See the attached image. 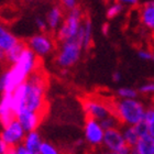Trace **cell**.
I'll return each instance as SVG.
<instances>
[{
  "instance_id": "cell-24",
  "label": "cell",
  "mask_w": 154,
  "mask_h": 154,
  "mask_svg": "<svg viewBox=\"0 0 154 154\" xmlns=\"http://www.w3.org/2000/svg\"><path fill=\"white\" fill-rule=\"evenodd\" d=\"M123 7L121 3L118 2V1H116V2H112L108 8H107V11H106V16L108 19H115L117 18L118 16L121 14V12L123 11Z\"/></svg>"
},
{
  "instance_id": "cell-1",
  "label": "cell",
  "mask_w": 154,
  "mask_h": 154,
  "mask_svg": "<svg viewBox=\"0 0 154 154\" xmlns=\"http://www.w3.org/2000/svg\"><path fill=\"white\" fill-rule=\"evenodd\" d=\"M46 76L41 71H35L26 83L20 85L12 93L16 116L22 110H30L43 115L45 111Z\"/></svg>"
},
{
  "instance_id": "cell-21",
  "label": "cell",
  "mask_w": 154,
  "mask_h": 154,
  "mask_svg": "<svg viewBox=\"0 0 154 154\" xmlns=\"http://www.w3.org/2000/svg\"><path fill=\"white\" fill-rule=\"evenodd\" d=\"M118 99H135L139 97V90L132 87H120L116 91Z\"/></svg>"
},
{
  "instance_id": "cell-16",
  "label": "cell",
  "mask_w": 154,
  "mask_h": 154,
  "mask_svg": "<svg viewBox=\"0 0 154 154\" xmlns=\"http://www.w3.org/2000/svg\"><path fill=\"white\" fill-rule=\"evenodd\" d=\"M19 42L17 36L5 26H0V54L2 56L6 52L12 48Z\"/></svg>"
},
{
  "instance_id": "cell-11",
  "label": "cell",
  "mask_w": 154,
  "mask_h": 154,
  "mask_svg": "<svg viewBox=\"0 0 154 154\" xmlns=\"http://www.w3.org/2000/svg\"><path fill=\"white\" fill-rule=\"evenodd\" d=\"M13 120H16V110L12 93H5L0 99V121L3 127Z\"/></svg>"
},
{
  "instance_id": "cell-40",
  "label": "cell",
  "mask_w": 154,
  "mask_h": 154,
  "mask_svg": "<svg viewBox=\"0 0 154 154\" xmlns=\"http://www.w3.org/2000/svg\"><path fill=\"white\" fill-rule=\"evenodd\" d=\"M26 1H31V0H26Z\"/></svg>"
},
{
  "instance_id": "cell-15",
  "label": "cell",
  "mask_w": 154,
  "mask_h": 154,
  "mask_svg": "<svg viewBox=\"0 0 154 154\" xmlns=\"http://www.w3.org/2000/svg\"><path fill=\"white\" fill-rule=\"evenodd\" d=\"M64 19L65 17L63 14V8L57 6L52 7L51 9L46 12V16H45V20L48 22V30L50 31H55V32L62 26Z\"/></svg>"
},
{
  "instance_id": "cell-32",
  "label": "cell",
  "mask_w": 154,
  "mask_h": 154,
  "mask_svg": "<svg viewBox=\"0 0 154 154\" xmlns=\"http://www.w3.org/2000/svg\"><path fill=\"white\" fill-rule=\"evenodd\" d=\"M116 1H118L122 5V6H125V7H135L138 6V3L140 0H116Z\"/></svg>"
},
{
  "instance_id": "cell-18",
  "label": "cell",
  "mask_w": 154,
  "mask_h": 154,
  "mask_svg": "<svg viewBox=\"0 0 154 154\" xmlns=\"http://www.w3.org/2000/svg\"><path fill=\"white\" fill-rule=\"evenodd\" d=\"M26 48H28V46H26V43H24V42H22V41H19L12 48H10L9 51L6 52V53L1 56V58H2V61L5 62L8 66H10V65H12L18 62V60L21 57V55H22V53L24 52V50H26Z\"/></svg>"
},
{
  "instance_id": "cell-37",
  "label": "cell",
  "mask_w": 154,
  "mask_h": 154,
  "mask_svg": "<svg viewBox=\"0 0 154 154\" xmlns=\"http://www.w3.org/2000/svg\"><path fill=\"white\" fill-rule=\"evenodd\" d=\"M151 107L154 108V97H152V99H151Z\"/></svg>"
},
{
  "instance_id": "cell-31",
  "label": "cell",
  "mask_w": 154,
  "mask_h": 154,
  "mask_svg": "<svg viewBox=\"0 0 154 154\" xmlns=\"http://www.w3.org/2000/svg\"><path fill=\"white\" fill-rule=\"evenodd\" d=\"M14 153L16 154H33L32 152H30L23 144H19L18 146H16V148H14Z\"/></svg>"
},
{
  "instance_id": "cell-29",
  "label": "cell",
  "mask_w": 154,
  "mask_h": 154,
  "mask_svg": "<svg viewBox=\"0 0 154 154\" xmlns=\"http://www.w3.org/2000/svg\"><path fill=\"white\" fill-rule=\"evenodd\" d=\"M60 2H61V7L63 9L71 11V10H74L75 8H77L78 0H60Z\"/></svg>"
},
{
  "instance_id": "cell-17",
  "label": "cell",
  "mask_w": 154,
  "mask_h": 154,
  "mask_svg": "<svg viewBox=\"0 0 154 154\" xmlns=\"http://www.w3.org/2000/svg\"><path fill=\"white\" fill-rule=\"evenodd\" d=\"M131 154H154V138L151 135H143L138 143L131 148Z\"/></svg>"
},
{
  "instance_id": "cell-19",
  "label": "cell",
  "mask_w": 154,
  "mask_h": 154,
  "mask_svg": "<svg viewBox=\"0 0 154 154\" xmlns=\"http://www.w3.org/2000/svg\"><path fill=\"white\" fill-rule=\"evenodd\" d=\"M42 138L40 133L38 131H31L28 132L26 134V138L23 140L22 144L26 146L30 152H32L33 154H38L40 153V150H41L42 146Z\"/></svg>"
},
{
  "instance_id": "cell-14",
  "label": "cell",
  "mask_w": 154,
  "mask_h": 154,
  "mask_svg": "<svg viewBox=\"0 0 154 154\" xmlns=\"http://www.w3.org/2000/svg\"><path fill=\"white\" fill-rule=\"evenodd\" d=\"M75 40L82 45L83 50L85 51L89 50L90 46L93 45V22L89 18L84 19L83 26Z\"/></svg>"
},
{
  "instance_id": "cell-9",
  "label": "cell",
  "mask_w": 154,
  "mask_h": 154,
  "mask_svg": "<svg viewBox=\"0 0 154 154\" xmlns=\"http://www.w3.org/2000/svg\"><path fill=\"white\" fill-rule=\"evenodd\" d=\"M105 130L100 125V121L87 118L84 125V138L85 141L94 148L103 146Z\"/></svg>"
},
{
  "instance_id": "cell-4",
  "label": "cell",
  "mask_w": 154,
  "mask_h": 154,
  "mask_svg": "<svg viewBox=\"0 0 154 154\" xmlns=\"http://www.w3.org/2000/svg\"><path fill=\"white\" fill-rule=\"evenodd\" d=\"M83 22L84 18L80 8L77 7L74 10L68 11L62 26L56 31V40L60 43L75 40L79 33Z\"/></svg>"
},
{
  "instance_id": "cell-6",
  "label": "cell",
  "mask_w": 154,
  "mask_h": 154,
  "mask_svg": "<svg viewBox=\"0 0 154 154\" xmlns=\"http://www.w3.org/2000/svg\"><path fill=\"white\" fill-rule=\"evenodd\" d=\"M82 106L87 118L95 119L98 121H101L108 116L113 115L112 103H110L96 97H86L83 100Z\"/></svg>"
},
{
  "instance_id": "cell-12",
  "label": "cell",
  "mask_w": 154,
  "mask_h": 154,
  "mask_svg": "<svg viewBox=\"0 0 154 154\" xmlns=\"http://www.w3.org/2000/svg\"><path fill=\"white\" fill-rule=\"evenodd\" d=\"M42 116L43 115H41V113L33 112L30 110H22V111L17 113L16 119L28 133L31 131H35L38 125L41 123Z\"/></svg>"
},
{
  "instance_id": "cell-38",
  "label": "cell",
  "mask_w": 154,
  "mask_h": 154,
  "mask_svg": "<svg viewBox=\"0 0 154 154\" xmlns=\"http://www.w3.org/2000/svg\"><path fill=\"white\" fill-rule=\"evenodd\" d=\"M152 41H153V43H154V32H152Z\"/></svg>"
},
{
  "instance_id": "cell-34",
  "label": "cell",
  "mask_w": 154,
  "mask_h": 154,
  "mask_svg": "<svg viewBox=\"0 0 154 154\" xmlns=\"http://www.w3.org/2000/svg\"><path fill=\"white\" fill-rule=\"evenodd\" d=\"M9 149H10V146H8V145H7L3 141H0V154L7 153Z\"/></svg>"
},
{
  "instance_id": "cell-33",
  "label": "cell",
  "mask_w": 154,
  "mask_h": 154,
  "mask_svg": "<svg viewBox=\"0 0 154 154\" xmlns=\"http://www.w3.org/2000/svg\"><path fill=\"white\" fill-rule=\"evenodd\" d=\"M111 79H112L113 83H119L120 80L122 79V75L121 73L119 71H116L112 73V75H111Z\"/></svg>"
},
{
  "instance_id": "cell-3",
  "label": "cell",
  "mask_w": 154,
  "mask_h": 154,
  "mask_svg": "<svg viewBox=\"0 0 154 154\" xmlns=\"http://www.w3.org/2000/svg\"><path fill=\"white\" fill-rule=\"evenodd\" d=\"M113 115L122 125H137L144 120L148 107L139 98L117 99L112 103Z\"/></svg>"
},
{
  "instance_id": "cell-39",
  "label": "cell",
  "mask_w": 154,
  "mask_h": 154,
  "mask_svg": "<svg viewBox=\"0 0 154 154\" xmlns=\"http://www.w3.org/2000/svg\"><path fill=\"white\" fill-rule=\"evenodd\" d=\"M152 61L154 62V51H153V55H152Z\"/></svg>"
},
{
  "instance_id": "cell-27",
  "label": "cell",
  "mask_w": 154,
  "mask_h": 154,
  "mask_svg": "<svg viewBox=\"0 0 154 154\" xmlns=\"http://www.w3.org/2000/svg\"><path fill=\"white\" fill-rule=\"evenodd\" d=\"M34 24H35L36 29L40 31V33H45L48 31V26L45 18H41V17H36L34 20Z\"/></svg>"
},
{
  "instance_id": "cell-26",
  "label": "cell",
  "mask_w": 154,
  "mask_h": 154,
  "mask_svg": "<svg viewBox=\"0 0 154 154\" xmlns=\"http://www.w3.org/2000/svg\"><path fill=\"white\" fill-rule=\"evenodd\" d=\"M38 154H61V152H60V150L55 145L52 144V143L43 141L41 150H40V153Z\"/></svg>"
},
{
  "instance_id": "cell-8",
  "label": "cell",
  "mask_w": 154,
  "mask_h": 154,
  "mask_svg": "<svg viewBox=\"0 0 154 154\" xmlns=\"http://www.w3.org/2000/svg\"><path fill=\"white\" fill-rule=\"evenodd\" d=\"M26 132L18 120H13L7 125H3L0 134V141H3L10 148H16L22 144Z\"/></svg>"
},
{
  "instance_id": "cell-30",
  "label": "cell",
  "mask_w": 154,
  "mask_h": 154,
  "mask_svg": "<svg viewBox=\"0 0 154 154\" xmlns=\"http://www.w3.org/2000/svg\"><path fill=\"white\" fill-rule=\"evenodd\" d=\"M134 127H135V129H137V131H138V133H139V135H140V137H143V135L149 134V133H148V128H146V125H145L144 121L140 122L139 125H134Z\"/></svg>"
},
{
  "instance_id": "cell-10",
  "label": "cell",
  "mask_w": 154,
  "mask_h": 154,
  "mask_svg": "<svg viewBox=\"0 0 154 154\" xmlns=\"http://www.w3.org/2000/svg\"><path fill=\"white\" fill-rule=\"evenodd\" d=\"M125 146H127V143L122 134L121 128L111 129L105 132L103 142V148L105 151L118 154Z\"/></svg>"
},
{
  "instance_id": "cell-2",
  "label": "cell",
  "mask_w": 154,
  "mask_h": 154,
  "mask_svg": "<svg viewBox=\"0 0 154 154\" xmlns=\"http://www.w3.org/2000/svg\"><path fill=\"white\" fill-rule=\"evenodd\" d=\"M38 56L26 48L17 63L10 65L0 77L1 93H13L16 88L26 83L28 78L38 71Z\"/></svg>"
},
{
  "instance_id": "cell-22",
  "label": "cell",
  "mask_w": 154,
  "mask_h": 154,
  "mask_svg": "<svg viewBox=\"0 0 154 154\" xmlns=\"http://www.w3.org/2000/svg\"><path fill=\"white\" fill-rule=\"evenodd\" d=\"M144 123L148 128V133L149 135H151L152 138H154V108L153 107H148L146 113L144 117Z\"/></svg>"
},
{
  "instance_id": "cell-7",
  "label": "cell",
  "mask_w": 154,
  "mask_h": 154,
  "mask_svg": "<svg viewBox=\"0 0 154 154\" xmlns=\"http://www.w3.org/2000/svg\"><path fill=\"white\" fill-rule=\"evenodd\" d=\"M26 46L38 57H44L50 55L55 50V42L46 33H38L28 40Z\"/></svg>"
},
{
  "instance_id": "cell-25",
  "label": "cell",
  "mask_w": 154,
  "mask_h": 154,
  "mask_svg": "<svg viewBox=\"0 0 154 154\" xmlns=\"http://www.w3.org/2000/svg\"><path fill=\"white\" fill-rule=\"evenodd\" d=\"M138 90L140 95L154 97V80L145 82L144 84H142L141 86H139Z\"/></svg>"
},
{
  "instance_id": "cell-20",
  "label": "cell",
  "mask_w": 154,
  "mask_h": 154,
  "mask_svg": "<svg viewBox=\"0 0 154 154\" xmlns=\"http://www.w3.org/2000/svg\"><path fill=\"white\" fill-rule=\"evenodd\" d=\"M121 131H122V134H123V138H125V143L130 148H133L138 143L140 138H141L139 135L134 125H122Z\"/></svg>"
},
{
  "instance_id": "cell-28",
  "label": "cell",
  "mask_w": 154,
  "mask_h": 154,
  "mask_svg": "<svg viewBox=\"0 0 154 154\" xmlns=\"http://www.w3.org/2000/svg\"><path fill=\"white\" fill-rule=\"evenodd\" d=\"M138 57L142 61H152V55H153V52L150 51V50H146V48H141L139 50L138 53Z\"/></svg>"
},
{
  "instance_id": "cell-5",
  "label": "cell",
  "mask_w": 154,
  "mask_h": 154,
  "mask_svg": "<svg viewBox=\"0 0 154 154\" xmlns=\"http://www.w3.org/2000/svg\"><path fill=\"white\" fill-rule=\"evenodd\" d=\"M82 51L83 48L76 40L61 43L55 55V63L62 69L71 68L80 60Z\"/></svg>"
},
{
  "instance_id": "cell-35",
  "label": "cell",
  "mask_w": 154,
  "mask_h": 154,
  "mask_svg": "<svg viewBox=\"0 0 154 154\" xmlns=\"http://www.w3.org/2000/svg\"><path fill=\"white\" fill-rule=\"evenodd\" d=\"M109 30H110V26L108 23H103V26H101V31H103V35H107L108 33H109Z\"/></svg>"
},
{
  "instance_id": "cell-36",
  "label": "cell",
  "mask_w": 154,
  "mask_h": 154,
  "mask_svg": "<svg viewBox=\"0 0 154 154\" xmlns=\"http://www.w3.org/2000/svg\"><path fill=\"white\" fill-rule=\"evenodd\" d=\"M99 154H116V153H112V152H108V151H105V150H103V152H100Z\"/></svg>"
},
{
  "instance_id": "cell-23",
  "label": "cell",
  "mask_w": 154,
  "mask_h": 154,
  "mask_svg": "<svg viewBox=\"0 0 154 154\" xmlns=\"http://www.w3.org/2000/svg\"><path fill=\"white\" fill-rule=\"evenodd\" d=\"M100 125H101V127L103 128V130L107 131V130L119 128L120 122H119L118 118H117L115 115H110V116H108V117H106L105 119H103V120L100 121Z\"/></svg>"
},
{
  "instance_id": "cell-13",
  "label": "cell",
  "mask_w": 154,
  "mask_h": 154,
  "mask_svg": "<svg viewBox=\"0 0 154 154\" xmlns=\"http://www.w3.org/2000/svg\"><path fill=\"white\" fill-rule=\"evenodd\" d=\"M139 20L145 30L154 32V0L142 5L139 10Z\"/></svg>"
}]
</instances>
